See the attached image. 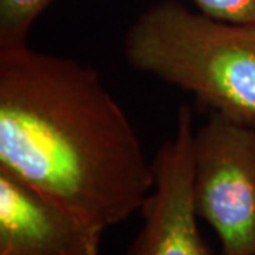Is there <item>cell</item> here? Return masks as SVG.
Returning a JSON list of instances; mask_svg holds the SVG:
<instances>
[{
  "instance_id": "obj_1",
  "label": "cell",
  "mask_w": 255,
  "mask_h": 255,
  "mask_svg": "<svg viewBox=\"0 0 255 255\" xmlns=\"http://www.w3.org/2000/svg\"><path fill=\"white\" fill-rule=\"evenodd\" d=\"M0 170L102 231L140 210L155 184L98 71L28 46L0 51Z\"/></svg>"
},
{
  "instance_id": "obj_2",
  "label": "cell",
  "mask_w": 255,
  "mask_h": 255,
  "mask_svg": "<svg viewBox=\"0 0 255 255\" xmlns=\"http://www.w3.org/2000/svg\"><path fill=\"white\" fill-rule=\"evenodd\" d=\"M124 53L137 71L255 129V24L228 23L160 0L130 24Z\"/></svg>"
},
{
  "instance_id": "obj_3",
  "label": "cell",
  "mask_w": 255,
  "mask_h": 255,
  "mask_svg": "<svg viewBox=\"0 0 255 255\" xmlns=\"http://www.w3.org/2000/svg\"><path fill=\"white\" fill-rule=\"evenodd\" d=\"M193 196L221 255H255V129L210 111L193 136Z\"/></svg>"
},
{
  "instance_id": "obj_4",
  "label": "cell",
  "mask_w": 255,
  "mask_h": 255,
  "mask_svg": "<svg viewBox=\"0 0 255 255\" xmlns=\"http://www.w3.org/2000/svg\"><path fill=\"white\" fill-rule=\"evenodd\" d=\"M193 114L182 105L173 136L156 157L155 184L140 213L143 226L125 255H217L201 237L193 196Z\"/></svg>"
},
{
  "instance_id": "obj_5",
  "label": "cell",
  "mask_w": 255,
  "mask_h": 255,
  "mask_svg": "<svg viewBox=\"0 0 255 255\" xmlns=\"http://www.w3.org/2000/svg\"><path fill=\"white\" fill-rule=\"evenodd\" d=\"M102 233L0 170V255H100Z\"/></svg>"
},
{
  "instance_id": "obj_6",
  "label": "cell",
  "mask_w": 255,
  "mask_h": 255,
  "mask_svg": "<svg viewBox=\"0 0 255 255\" xmlns=\"http://www.w3.org/2000/svg\"><path fill=\"white\" fill-rule=\"evenodd\" d=\"M53 0H0V51L27 46L30 28Z\"/></svg>"
},
{
  "instance_id": "obj_7",
  "label": "cell",
  "mask_w": 255,
  "mask_h": 255,
  "mask_svg": "<svg viewBox=\"0 0 255 255\" xmlns=\"http://www.w3.org/2000/svg\"><path fill=\"white\" fill-rule=\"evenodd\" d=\"M207 16L237 24H255V0H193Z\"/></svg>"
}]
</instances>
